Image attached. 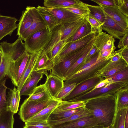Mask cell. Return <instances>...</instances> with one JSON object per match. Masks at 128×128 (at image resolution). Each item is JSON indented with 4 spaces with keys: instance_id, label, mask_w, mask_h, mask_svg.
I'll return each mask as SVG.
<instances>
[{
    "instance_id": "obj_1",
    "label": "cell",
    "mask_w": 128,
    "mask_h": 128,
    "mask_svg": "<svg viewBox=\"0 0 128 128\" xmlns=\"http://www.w3.org/2000/svg\"><path fill=\"white\" fill-rule=\"evenodd\" d=\"M114 93L105 94L85 101L84 108L92 112L99 125L107 127L112 124L116 107Z\"/></svg>"
},
{
    "instance_id": "obj_2",
    "label": "cell",
    "mask_w": 128,
    "mask_h": 128,
    "mask_svg": "<svg viewBox=\"0 0 128 128\" xmlns=\"http://www.w3.org/2000/svg\"><path fill=\"white\" fill-rule=\"evenodd\" d=\"M94 39L85 47L67 55L54 64L50 74L57 76L64 81L67 72L83 54L93 46Z\"/></svg>"
},
{
    "instance_id": "obj_3",
    "label": "cell",
    "mask_w": 128,
    "mask_h": 128,
    "mask_svg": "<svg viewBox=\"0 0 128 128\" xmlns=\"http://www.w3.org/2000/svg\"><path fill=\"white\" fill-rule=\"evenodd\" d=\"M51 36V32L48 28L34 33L24 40L26 50L31 54L44 49L50 42Z\"/></svg>"
},
{
    "instance_id": "obj_4",
    "label": "cell",
    "mask_w": 128,
    "mask_h": 128,
    "mask_svg": "<svg viewBox=\"0 0 128 128\" xmlns=\"http://www.w3.org/2000/svg\"><path fill=\"white\" fill-rule=\"evenodd\" d=\"M113 54L101 60H97L93 65L76 73L65 81L64 85L73 83H76V85L85 80L97 76L98 72L110 62Z\"/></svg>"
},
{
    "instance_id": "obj_5",
    "label": "cell",
    "mask_w": 128,
    "mask_h": 128,
    "mask_svg": "<svg viewBox=\"0 0 128 128\" xmlns=\"http://www.w3.org/2000/svg\"><path fill=\"white\" fill-rule=\"evenodd\" d=\"M30 54L26 50L15 60H10L7 75L17 87L28 63Z\"/></svg>"
},
{
    "instance_id": "obj_6",
    "label": "cell",
    "mask_w": 128,
    "mask_h": 128,
    "mask_svg": "<svg viewBox=\"0 0 128 128\" xmlns=\"http://www.w3.org/2000/svg\"><path fill=\"white\" fill-rule=\"evenodd\" d=\"M127 87H128V82H110L103 87L95 89L68 101H85L90 99L105 94L115 93L119 89Z\"/></svg>"
},
{
    "instance_id": "obj_7",
    "label": "cell",
    "mask_w": 128,
    "mask_h": 128,
    "mask_svg": "<svg viewBox=\"0 0 128 128\" xmlns=\"http://www.w3.org/2000/svg\"><path fill=\"white\" fill-rule=\"evenodd\" d=\"M54 98L41 101H29L26 99L21 105L19 114L21 120L25 122L48 106Z\"/></svg>"
},
{
    "instance_id": "obj_8",
    "label": "cell",
    "mask_w": 128,
    "mask_h": 128,
    "mask_svg": "<svg viewBox=\"0 0 128 128\" xmlns=\"http://www.w3.org/2000/svg\"><path fill=\"white\" fill-rule=\"evenodd\" d=\"M96 35V32H92L79 39L74 42H68L65 48L52 60L54 65L67 55L86 46L95 38Z\"/></svg>"
},
{
    "instance_id": "obj_9",
    "label": "cell",
    "mask_w": 128,
    "mask_h": 128,
    "mask_svg": "<svg viewBox=\"0 0 128 128\" xmlns=\"http://www.w3.org/2000/svg\"><path fill=\"white\" fill-rule=\"evenodd\" d=\"M20 36L14 43H8L7 41L0 42V50L3 55L9 57L10 60H15L26 50L24 43Z\"/></svg>"
},
{
    "instance_id": "obj_10",
    "label": "cell",
    "mask_w": 128,
    "mask_h": 128,
    "mask_svg": "<svg viewBox=\"0 0 128 128\" xmlns=\"http://www.w3.org/2000/svg\"><path fill=\"white\" fill-rule=\"evenodd\" d=\"M104 79L101 76H96L80 82L76 85L70 94L62 101L68 100L90 92Z\"/></svg>"
},
{
    "instance_id": "obj_11",
    "label": "cell",
    "mask_w": 128,
    "mask_h": 128,
    "mask_svg": "<svg viewBox=\"0 0 128 128\" xmlns=\"http://www.w3.org/2000/svg\"><path fill=\"white\" fill-rule=\"evenodd\" d=\"M26 8L31 15L33 22L30 28L19 36L22 40H24L34 33L48 28L47 25L38 12L36 7L28 6Z\"/></svg>"
},
{
    "instance_id": "obj_12",
    "label": "cell",
    "mask_w": 128,
    "mask_h": 128,
    "mask_svg": "<svg viewBox=\"0 0 128 128\" xmlns=\"http://www.w3.org/2000/svg\"><path fill=\"white\" fill-rule=\"evenodd\" d=\"M46 8L56 17L58 25L72 22L84 17L76 14L63 8Z\"/></svg>"
},
{
    "instance_id": "obj_13",
    "label": "cell",
    "mask_w": 128,
    "mask_h": 128,
    "mask_svg": "<svg viewBox=\"0 0 128 128\" xmlns=\"http://www.w3.org/2000/svg\"><path fill=\"white\" fill-rule=\"evenodd\" d=\"M97 125H99L98 121L92 115L52 127L53 128H88Z\"/></svg>"
},
{
    "instance_id": "obj_14",
    "label": "cell",
    "mask_w": 128,
    "mask_h": 128,
    "mask_svg": "<svg viewBox=\"0 0 128 128\" xmlns=\"http://www.w3.org/2000/svg\"><path fill=\"white\" fill-rule=\"evenodd\" d=\"M104 13L105 19L102 27V30L107 32L109 34L114 38L120 40L125 34L128 29L125 30L115 20Z\"/></svg>"
},
{
    "instance_id": "obj_15",
    "label": "cell",
    "mask_w": 128,
    "mask_h": 128,
    "mask_svg": "<svg viewBox=\"0 0 128 128\" xmlns=\"http://www.w3.org/2000/svg\"><path fill=\"white\" fill-rule=\"evenodd\" d=\"M44 74L43 72L33 70L22 88L20 92V96H30L37 87Z\"/></svg>"
},
{
    "instance_id": "obj_16",
    "label": "cell",
    "mask_w": 128,
    "mask_h": 128,
    "mask_svg": "<svg viewBox=\"0 0 128 128\" xmlns=\"http://www.w3.org/2000/svg\"><path fill=\"white\" fill-rule=\"evenodd\" d=\"M115 41L112 36L102 31L96 34L94 44L99 51L100 56L106 50L115 46Z\"/></svg>"
},
{
    "instance_id": "obj_17",
    "label": "cell",
    "mask_w": 128,
    "mask_h": 128,
    "mask_svg": "<svg viewBox=\"0 0 128 128\" xmlns=\"http://www.w3.org/2000/svg\"><path fill=\"white\" fill-rule=\"evenodd\" d=\"M18 19L15 17L4 16L0 14V41L6 35L11 36L18 28L16 23Z\"/></svg>"
},
{
    "instance_id": "obj_18",
    "label": "cell",
    "mask_w": 128,
    "mask_h": 128,
    "mask_svg": "<svg viewBox=\"0 0 128 128\" xmlns=\"http://www.w3.org/2000/svg\"><path fill=\"white\" fill-rule=\"evenodd\" d=\"M44 84L52 98H54L64 86V81L57 76L46 73Z\"/></svg>"
},
{
    "instance_id": "obj_19",
    "label": "cell",
    "mask_w": 128,
    "mask_h": 128,
    "mask_svg": "<svg viewBox=\"0 0 128 128\" xmlns=\"http://www.w3.org/2000/svg\"><path fill=\"white\" fill-rule=\"evenodd\" d=\"M107 15L115 20L125 30L128 29V18L123 14L117 7L100 6Z\"/></svg>"
},
{
    "instance_id": "obj_20",
    "label": "cell",
    "mask_w": 128,
    "mask_h": 128,
    "mask_svg": "<svg viewBox=\"0 0 128 128\" xmlns=\"http://www.w3.org/2000/svg\"><path fill=\"white\" fill-rule=\"evenodd\" d=\"M62 101L54 99L48 106L26 121H40L48 120L51 113Z\"/></svg>"
},
{
    "instance_id": "obj_21",
    "label": "cell",
    "mask_w": 128,
    "mask_h": 128,
    "mask_svg": "<svg viewBox=\"0 0 128 128\" xmlns=\"http://www.w3.org/2000/svg\"><path fill=\"white\" fill-rule=\"evenodd\" d=\"M85 20L82 17L74 22L62 25L61 40L67 41L76 32Z\"/></svg>"
},
{
    "instance_id": "obj_22",
    "label": "cell",
    "mask_w": 128,
    "mask_h": 128,
    "mask_svg": "<svg viewBox=\"0 0 128 128\" xmlns=\"http://www.w3.org/2000/svg\"><path fill=\"white\" fill-rule=\"evenodd\" d=\"M20 92L14 87L10 90L6 96L7 109L14 114L17 113L18 110L20 96Z\"/></svg>"
},
{
    "instance_id": "obj_23",
    "label": "cell",
    "mask_w": 128,
    "mask_h": 128,
    "mask_svg": "<svg viewBox=\"0 0 128 128\" xmlns=\"http://www.w3.org/2000/svg\"><path fill=\"white\" fill-rule=\"evenodd\" d=\"M54 66L52 61L48 58L42 49L41 50L34 70L36 71L43 72L45 74L47 72V71H50Z\"/></svg>"
},
{
    "instance_id": "obj_24",
    "label": "cell",
    "mask_w": 128,
    "mask_h": 128,
    "mask_svg": "<svg viewBox=\"0 0 128 128\" xmlns=\"http://www.w3.org/2000/svg\"><path fill=\"white\" fill-rule=\"evenodd\" d=\"M41 50L38 52L30 54V57L28 65L20 82L17 89L20 92L26 80L34 68L39 58Z\"/></svg>"
},
{
    "instance_id": "obj_25",
    "label": "cell",
    "mask_w": 128,
    "mask_h": 128,
    "mask_svg": "<svg viewBox=\"0 0 128 128\" xmlns=\"http://www.w3.org/2000/svg\"><path fill=\"white\" fill-rule=\"evenodd\" d=\"M33 22L31 15L28 10H26L22 12L19 20L17 29V35L20 36L25 32L30 26Z\"/></svg>"
},
{
    "instance_id": "obj_26",
    "label": "cell",
    "mask_w": 128,
    "mask_h": 128,
    "mask_svg": "<svg viewBox=\"0 0 128 128\" xmlns=\"http://www.w3.org/2000/svg\"><path fill=\"white\" fill-rule=\"evenodd\" d=\"M36 8L47 25L49 30L51 32L58 25L56 18L44 6L38 5L36 7Z\"/></svg>"
},
{
    "instance_id": "obj_27",
    "label": "cell",
    "mask_w": 128,
    "mask_h": 128,
    "mask_svg": "<svg viewBox=\"0 0 128 128\" xmlns=\"http://www.w3.org/2000/svg\"><path fill=\"white\" fill-rule=\"evenodd\" d=\"M52 98L44 84L37 86L27 100L41 101Z\"/></svg>"
},
{
    "instance_id": "obj_28",
    "label": "cell",
    "mask_w": 128,
    "mask_h": 128,
    "mask_svg": "<svg viewBox=\"0 0 128 128\" xmlns=\"http://www.w3.org/2000/svg\"><path fill=\"white\" fill-rule=\"evenodd\" d=\"M92 115V113L90 111L84 108L78 112L66 118L55 120H48L50 126L52 127L69 122L79 118Z\"/></svg>"
},
{
    "instance_id": "obj_29",
    "label": "cell",
    "mask_w": 128,
    "mask_h": 128,
    "mask_svg": "<svg viewBox=\"0 0 128 128\" xmlns=\"http://www.w3.org/2000/svg\"><path fill=\"white\" fill-rule=\"evenodd\" d=\"M114 95L116 107L119 109L128 108V87L119 89Z\"/></svg>"
},
{
    "instance_id": "obj_30",
    "label": "cell",
    "mask_w": 128,
    "mask_h": 128,
    "mask_svg": "<svg viewBox=\"0 0 128 128\" xmlns=\"http://www.w3.org/2000/svg\"><path fill=\"white\" fill-rule=\"evenodd\" d=\"M61 28L62 25H58L51 31V36L50 40L46 47L43 49L46 54H48L61 40Z\"/></svg>"
},
{
    "instance_id": "obj_31",
    "label": "cell",
    "mask_w": 128,
    "mask_h": 128,
    "mask_svg": "<svg viewBox=\"0 0 128 128\" xmlns=\"http://www.w3.org/2000/svg\"><path fill=\"white\" fill-rule=\"evenodd\" d=\"M80 1L78 0H45L43 4L47 8H65L76 4Z\"/></svg>"
},
{
    "instance_id": "obj_32",
    "label": "cell",
    "mask_w": 128,
    "mask_h": 128,
    "mask_svg": "<svg viewBox=\"0 0 128 128\" xmlns=\"http://www.w3.org/2000/svg\"><path fill=\"white\" fill-rule=\"evenodd\" d=\"M83 108L80 107L72 110H60L55 108L51 113L48 120H55L66 118L78 112Z\"/></svg>"
},
{
    "instance_id": "obj_33",
    "label": "cell",
    "mask_w": 128,
    "mask_h": 128,
    "mask_svg": "<svg viewBox=\"0 0 128 128\" xmlns=\"http://www.w3.org/2000/svg\"><path fill=\"white\" fill-rule=\"evenodd\" d=\"M91 32V26L85 19L84 21L76 32L67 41V42L76 41L84 37Z\"/></svg>"
},
{
    "instance_id": "obj_34",
    "label": "cell",
    "mask_w": 128,
    "mask_h": 128,
    "mask_svg": "<svg viewBox=\"0 0 128 128\" xmlns=\"http://www.w3.org/2000/svg\"><path fill=\"white\" fill-rule=\"evenodd\" d=\"M128 108L119 109L116 106L114 119L111 125L112 128H124V120Z\"/></svg>"
},
{
    "instance_id": "obj_35",
    "label": "cell",
    "mask_w": 128,
    "mask_h": 128,
    "mask_svg": "<svg viewBox=\"0 0 128 128\" xmlns=\"http://www.w3.org/2000/svg\"><path fill=\"white\" fill-rule=\"evenodd\" d=\"M14 114L7 109L3 110L0 115V128H13Z\"/></svg>"
},
{
    "instance_id": "obj_36",
    "label": "cell",
    "mask_w": 128,
    "mask_h": 128,
    "mask_svg": "<svg viewBox=\"0 0 128 128\" xmlns=\"http://www.w3.org/2000/svg\"><path fill=\"white\" fill-rule=\"evenodd\" d=\"M92 46L89 48L70 68L66 73L64 81L68 80L75 74L84 64V60L86 57Z\"/></svg>"
},
{
    "instance_id": "obj_37",
    "label": "cell",
    "mask_w": 128,
    "mask_h": 128,
    "mask_svg": "<svg viewBox=\"0 0 128 128\" xmlns=\"http://www.w3.org/2000/svg\"><path fill=\"white\" fill-rule=\"evenodd\" d=\"M63 8L76 14L85 17L90 12L86 4L80 1L76 5Z\"/></svg>"
},
{
    "instance_id": "obj_38",
    "label": "cell",
    "mask_w": 128,
    "mask_h": 128,
    "mask_svg": "<svg viewBox=\"0 0 128 128\" xmlns=\"http://www.w3.org/2000/svg\"><path fill=\"white\" fill-rule=\"evenodd\" d=\"M86 4L90 10V13L93 17L103 24L105 19V16L100 6L87 4Z\"/></svg>"
},
{
    "instance_id": "obj_39",
    "label": "cell",
    "mask_w": 128,
    "mask_h": 128,
    "mask_svg": "<svg viewBox=\"0 0 128 128\" xmlns=\"http://www.w3.org/2000/svg\"><path fill=\"white\" fill-rule=\"evenodd\" d=\"M85 102V101L71 102L62 100L56 109L60 110H66L80 107L84 108Z\"/></svg>"
},
{
    "instance_id": "obj_40",
    "label": "cell",
    "mask_w": 128,
    "mask_h": 128,
    "mask_svg": "<svg viewBox=\"0 0 128 128\" xmlns=\"http://www.w3.org/2000/svg\"><path fill=\"white\" fill-rule=\"evenodd\" d=\"M6 78L0 81V115L2 111L7 109L6 91L7 88L6 85Z\"/></svg>"
},
{
    "instance_id": "obj_41",
    "label": "cell",
    "mask_w": 128,
    "mask_h": 128,
    "mask_svg": "<svg viewBox=\"0 0 128 128\" xmlns=\"http://www.w3.org/2000/svg\"><path fill=\"white\" fill-rule=\"evenodd\" d=\"M106 79L110 82H128V67Z\"/></svg>"
},
{
    "instance_id": "obj_42",
    "label": "cell",
    "mask_w": 128,
    "mask_h": 128,
    "mask_svg": "<svg viewBox=\"0 0 128 128\" xmlns=\"http://www.w3.org/2000/svg\"><path fill=\"white\" fill-rule=\"evenodd\" d=\"M68 42L61 40L46 55L52 60L60 53L66 46Z\"/></svg>"
},
{
    "instance_id": "obj_43",
    "label": "cell",
    "mask_w": 128,
    "mask_h": 128,
    "mask_svg": "<svg viewBox=\"0 0 128 128\" xmlns=\"http://www.w3.org/2000/svg\"><path fill=\"white\" fill-rule=\"evenodd\" d=\"M85 18L91 26L92 32H96L97 34L102 31L103 24L93 17L90 13Z\"/></svg>"
},
{
    "instance_id": "obj_44",
    "label": "cell",
    "mask_w": 128,
    "mask_h": 128,
    "mask_svg": "<svg viewBox=\"0 0 128 128\" xmlns=\"http://www.w3.org/2000/svg\"><path fill=\"white\" fill-rule=\"evenodd\" d=\"M76 85V83H73L64 85L62 88L54 98L62 100L70 94Z\"/></svg>"
},
{
    "instance_id": "obj_45",
    "label": "cell",
    "mask_w": 128,
    "mask_h": 128,
    "mask_svg": "<svg viewBox=\"0 0 128 128\" xmlns=\"http://www.w3.org/2000/svg\"><path fill=\"white\" fill-rule=\"evenodd\" d=\"M10 59L8 57L3 55L0 65V81L3 80L7 75Z\"/></svg>"
},
{
    "instance_id": "obj_46",
    "label": "cell",
    "mask_w": 128,
    "mask_h": 128,
    "mask_svg": "<svg viewBox=\"0 0 128 128\" xmlns=\"http://www.w3.org/2000/svg\"><path fill=\"white\" fill-rule=\"evenodd\" d=\"M128 67V64L125 61L119 64L108 71L105 72L100 76L107 78L112 76L120 71Z\"/></svg>"
},
{
    "instance_id": "obj_47",
    "label": "cell",
    "mask_w": 128,
    "mask_h": 128,
    "mask_svg": "<svg viewBox=\"0 0 128 128\" xmlns=\"http://www.w3.org/2000/svg\"><path fill=\"white\" fill-rule=\"evenodd\" d=\"M116 6L124 16L128 17V0H115Z\"/></svg>"
},
{
    "instance_id": "obj_48",
    "label": "cell",
    "mask_w": 128,
    "mask_h": 128,
    "mask_svg": "<svg viewBox=\"0 0 128 128\" xmlns=\"http://www.w3.org/2000/svg\"><path fill=\"white\" fill-rule=\"evenodd\" d=\"M124 61H125L122 57L119 60L116 62H113L110 61L108 63L98 72L97 76H100L103 73L111 69Z\"/></svg>"
},
{
    "instance_id": "obj_49",
    "label": "cell",
    "mask_w": 128,
    "mask_h": 128,
    "mask_svg": "<svg viewBox=\"0 0 128 128\" xmlns=\"http://www.w3.org/2000/svg\"><path fill=\"white\" fill-rule=\"evenodd\" d=\"M25 125L40 128L51 127L48 120L40 121H26L25 122Z\"/></svg>"
},
{
    "instance_id": "obj_50",
    "label": "cell",
    "mask_w": 128,
    "mask_h": 128,
    "mask_svg": "<svg viewBox=\"0 0 128 128\" xmlns=\"http://www.w3.org/2000/svg\"><path fill=\"white\" fill-rule=\"evenodd\" d=\"M100 56V52L98 50L92 56L90 59L84 64L76 73L81 71L94 64L97 62L98 58Z\"/></svg>"
},
{
    "instance_id": "obj_51",
    "label": "cell",
    "mask_w": 128,
    "mask_h": 128,
    "mask_svg": "<svg viewBox=\"0 0 128 128\" xmlns=\"http://www.w3.org/2000/svg\"><path fill=\"white\" fill-rule=\"evenodd\" d=\"M100 5L106 6L115 7L116 4L115 0H90Z\"/></svg>"
},
{
    "instance_id": "obj_52",
    "label": "cell",
    "mask_w": 128,
    "mask_h": 128,
    "mask_svg": "<svg viewBox=\"0 0 128 128\" xmlns=\"http://www.w3.org/2000/svg\"><path fill=\"white\" fill-rule=\"evenodd\" d=\"M118 47L122 48L128 46V29L124 36L120 40Z\"/></svg>"
},
{
    "instance_id": "obj_53",
    "label": "cell",
    "mask_w": 128,
    "mask_h": 128,
    "mask_svg": "<svg viewBox=\"0 0 128 128\" xmlns=\"http://www.w3.org/2000/svg\"><path fill=\"white\" fill-rule=\"evenodd\" d=\"M116 47L114 46L109 49L105 51L98 58L97 60H100L112 55L114 52Z\"/></svg>"
},
{
    "instance_id": "obj_54",
    "label": "cell",
    "mask_w": 128,
    "mask_h": 128,
    "mask_svg": "<svg viewBox=\"0 0 128 128\" xmlns=\"http://www.w3.org/2000/svg\"><path fill=\"white\" fill-rule=\"evenodd\" d=\"M96 46L93 44L92 48L90 50L86 55L84 60V64L88 62L94 54L98 50Z\"/></svg>"
},
{
    "instance_id": "obj_55",
    "label": "cell",
    "mask_w": 128,
    "mask_h": 128,
    "mask_svg": "<svg viewBox=\"0 0 128 128\" xmlns=\"http://www.w3.org/2000/svg\"><path fill=\"white\" fill-rule=\"evenodd\" d=\"M118 51L121 57L128 64V46L121 48Z\"/></svg>"
},
{
    "instance_id": "obj_56",
    "label": "cell",
    "mask_w": 128,
    "mask_h": 128,
    "mask_svg": "<svg viewBox=\"0 0 128 128\" xmlns=\"http://www.w3.org/2000/svg\"><path fill=\"white\" fill-rule=\"evenodd\" d=\"M110 82L107 79L105 78L104 80L102 81L99 83H98L93 88L90 92L92 91L95 89L103 87Z\"/></svg>"
},
{
    "instance_id": "obj_57",
    "label": "cell",
    "mask_w": 128,
    "mask_h": 128,
    "mask_svg": "<svg viewBox=\"0 0 128 128\" xmlns=\"http://www.w3.org/2000/svg\"><path fill=\"white\" fill-rule=\"evenodd\" d=\"M121 56L118 50L114 52L110 61L111 62H115L119 60L121 58Z\"/></svg>"
},
{
    "instance_id": "obj_58",
    "label": "cell",
    "mask_w": 128,
    "mask_h": 128,
    "mask_svg": "<svg viewBox=\"0 0 128 128\" xmlns=\"http://www.w3.org/2000/svg\"><path fill=\"white\" fill-rule=\"evenodd\" d=\"M124 128H128V109L126 112L124 120Z\"/></svg>"
},
{
    "instance_id": "obj_59",
    "label": "cell",
    "mask_w": 128,
    "mask_h": 128,
    "mask_svg": "<svg viewBox=\"0 0 128 128\" xmlns=\"http://www.w3.org/2000/svg\"><path fill=\"white\" fill-rule=\"evenodd\" d=\"M88 128H112L111 126L109 127H104L100 125H97Z\"/></svg>"
},
{
    "instance_id": "obj_60",
    "label": "cell",
    "mask_w": 128,
    "mask_h": 128,
    "mask_svg": "<svg viewBox=\"0 0 128 128\" xmlns=\"http://www.w3.org/2000/svg\"><path fill=\"white\" fill-rule=\"evenodd\" d=\"M24 128H53V127H44V128H40V127H36L34 126H24Z\"/></svg>"
},
{
    "instance_id": "obj_61",
    "label": "cell",
    "mask_w": 128,
    "mask_h": 128,
    "mask_svg": "<svg viewBox=\"0 0 128 128\" xmlns=\"http://www.w3.org/2000/svg\"><path fill=\"white\" fill-rule=\"evenodd\" d=\"M3 56L0 50V65L1 64Z\"/></svg>"
}]
</instances>
